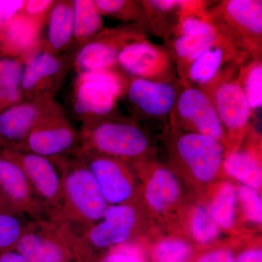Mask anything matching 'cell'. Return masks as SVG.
<instances>
[{
	"instance_id": "obj_1",
	"label": "cell",
	"mask_w": 262,
	"mask_h": 262,
	"mask_svg": "<svg viewBox=\"0 0 262 262\" xmlns=\"http://www.w3.org/2000/svg\"><path fill=\"white\" fill-rule=\"evenodd\" d=\"M63 189V206L56 221L77 233L102 218L108 205L96 179L77 154L55 160Z\"/></svg>"
},
{
	"instance_id": "obj_2",
	"label": "cell",
	"mask_w": 262,
	"mask_h": 262,
	"mask_svg": "<svg viewBox=\"0 0 262 262\" xmlns=\"http://www.w3.org/2000/svg\"><path fill=\"white\" fill-rule=\"evenodd\" d=\"M150 146L149 137L135 121L114 114L82 124L77 151L111 157L127 163L144 158Z\"/></svg>"
},
{
	"instance_id": "obj_3",
	"label": "cell",
	"mask_w": 262,
	"mask_h": 262,
	"mask_svg": "<svg viewBox=\"0 0 262 262\" xmlns=\"http://www.w3.org/2000/svg\"><path fill=\"white\" fill-rule=\"evenodd\" d=\"M208 11L215 30L233 48L241 63L261 58V0H224Z\"/></svg>"
},
{
	"instance_id": "obj_4",
	"label": "cell",
	"mask_w": 262,
	"mask_h": 262,
	"mask_svg": "<svg viewBox=\"0 0 262 262\" xmlns=\"http://www.w3.org/2000/svg\"><path fill=\"white\" fill-rule=\"evenodd\" d=\"M238 66H229L213 83L202 90L209 96L214 104L225 132V148L232 142L228 151L238 148L239 142L247 132L250 119L252 117L247 99L236 77Z\"/></svg>"
},
{
	"instance_id": "obj_5",
	"label": "cell",
	"mask_w": 262,
	"mask_h": 262,
	"mask_svg": "<svg viewBox=\"0 0 262 262\" xmlns=\"http://www.w3.org/2000/svg\"><path fill=\"white\" fill-rule=\"evenodd\" d=\"M78 148L79 132L54 101L33 127L22 146L17 149L56 160L75 154Z\"/></svg>"
},
{
	"instance_id": "obj_6",
	"label": "cell",
	"mask_w": 262,
	"mask_h": 262,
	"mask_svg": "<svg viewBox=\"0 0 262 262\" xmlns=\"http://www.w3.org/2000/svg\"><path fill=\"white\" fill-rule=\"evenodd\" d=\"M169 124L184 132L210 136L225 146V132L214 104L209 96L198 88L182 84Z\"/></svg>"
},
{
	"instance_id": "obj_7",
	"label": "cell",
	"mask_w": 262,
	"mask_h": 262,
	"mask_svg": "<svg viewBox=\"0 0 262 262\" xmlns=\"http://www.w3.org/2000/svg\"><path fill=\"white\" fill-rule=\"evenodd\" d=\"M117 68L130 77L160 83L179 80L177 69L165 46L141 38L126 45L117 56Z\"/></svg>"
},
{
	"instance_id": "obj_8",
	"label": "cell",
	"mask_w": 262,
	"mask_h": 262,
	"mask_svg": "<svg viewBox=\"0 0 262 262\" xmlns=\"http://www.w3.org/2000/svg\"><path fill=\"white\" fill-rule=\"evenodd\" d=\"M146 37L144 28L136 24L103 29L96 37L80 46L75 58L77 73L117 69V56L122 48Z\"/></svg>"
},
{
	"instance_id": "obj_9",
	"label": "cell",
	"mask_w": 262,
	"mask_h": 262,
	"mask_svg": "<svg viewBox=\"0 0 262 262\" xmlns=\"http://www.w3.org/2000/svg\"><path fill=\"white\" fill-rule=\"evenodd\" d=\"M137 222L135 208L129 203L108 206L102 218L77 233L67 230L71 245L103 249L125 244Z\"/></svg>"
},
{
	"instance_id": "obj_10",
	"label": "cell",
	"mask_w": 262,
	"mask_h": 262,
	"mask_svg": "<svg viewBox=\"0 0 262 262\" xmlns=\"http://www.w3.org/2000/svg\"><path fill=\"white\" fill-rule=\"evenodd\" d=\"M6 156L23 170L34 192L47 207L52 220L56 222L63 206L61 175L56 161L17 148L8 151Z\"/></svg>"
},
{
	"instance_id": "obj_11",
	"label": "cell",
	"mask_w": 262,
	"mask_h": 262,
	"mask_svg": "<svg viewBox=\"0 0 262 262\" xmlns=\"http://www.w3.org/2000/svg\"><path fill=\"white\" fill-rule=\"evenodd\" d=\"M178 131L173 145L176 158L200 182L213 181L222 168L225 146L210 136Z\"/></svg>"
},
{
	"instance_id": "obj_12",
	"label": "cell",
	"mask_w": 262,
	"mask_h": 262,
	"mask_svg": "<svg viewBox=\"0 0 262 262\" xmlns=\"http://www.w3.org/2000/svg\"><path fill=\"white\" fill-rule=\"evenodd\" d=\"M182 84L179 80L160 83L129 77L125 96L134 117L150 121L168 122Z\"/></svg>"
},
{
	"instance_id": "obj_13",
	"label": "cell",
	"mask_w": 262,
	"mask_h": 262,
	"mask_svg": "<svg viewBox=\"0 0 262 262\" xmlns=\"http://www.w3.org/2000/svg\"><path fill=\"white\" fill-rule=\"evenodd\" d=\"M71 246L64 227L54 221H31L15 246L27 262H62Z\"/></svg>"
},
{
	"instance_id": "obj_14",
	"label": "cell",
	"mask_w": 262,
	"mask_h": 262,
	"mask_svg": "<svg viewBox=\"0 0 262 262\" xmlns=\"http://www.w3.org/2000/svg\"><path fill=\"white\" fill-rule=\"evenodd\" d=\"M0 196L15 211L32 221H53L23 170L6 155L0 158Z\"/></svg>"
},
{
	"instance_id": "obj_15",
	"label": "cell",
	"mask_w": 262,
	"mask_h": 262,
	"mask_svg": "<svg viewBox=\"0 0 262 262\" xmlns=\"http://www.w3.org/2000/svg\"><path fill=\"white\" fill-rule=\"evenodd\" d=\"M93 173L108 206L127 204L135 193V184L127 163L94 153L77 151Z\"/></svg>"
},
{
	"instance_id": "obj_16",
	"label": "cell",
	"mask_w": 262,
	"mask_h": 262,
	"mask_svg": "<svg viewBox=\"0 0 262 262\" xmlns=\"http://www.w3.org/2000/svg\"><path fill=\"white\" fill-rule=\"evenodd\" d=\"M66 61L59 54L41 48L24 63L20 91L23 100L53 98L66 73Z\"/></svg>"
},
{
	"instance_id": "obj_17",
	"label": "cell",
	"mask_w": 262,
	"mask_h": 262,
	"mask_svg": "<svg viewBox=\"0 0 262 262\" xmlns=\"http://www.w3.org/2000/svg\"><path fill=\"white\" fill-rule=\"evenodd\" d=\"M53 101L51 97L26 99L2 112L0 137L20 148Z\"/></svg>"
},
{
	"instance_id": "obj_18",
	"label": "cell",
	"mask_w": 262,
	"mask_h": 262,
	"mask_svg": "<svg viewBox=\"0 0 262 262\" xmlns=\"http://www.w3.org/2000/svg\"><path fill=\"white\" fill-rule=\"evenodd\" d=\"M241 65L233 48L219 34L216 40L193 62L182 84L203 90L213 83L227 67Z\"/></svg>"
},
{
	"instance_id": "obj_19",
	"label": "cell",
	"mask_w": 262,
	"mask_h": 262,
	"mask_svg": "<svg viewBox=\"0 0 262 262\" xmlns=\"http://www.w3.org/2000/svg\"><path fill=\"white\" fill-rule=\"evenodd\" d=\"M72 105L75 116L84 124L115 114L117 100L101 84L77 77Z\"/></svg>"
},
{
	"instance_id": "obj_20",
	"label": "cell",
	"mask_w": 262,
	"mask_h": 262,
	"mask_svg": "<svg viewBox=\"0 0 262 262\" xmlns=\"http://www.w3.org/2000/svg\"><path fill=\"white\" fill-rule=\"evenodd\" d=\"M46 19L32 18L23 12L5 24L3 44L12 56L26 61L40 49V34Z\"/></svg>"
},
{
	"instance_id": "obj_21",
	"label": "cell",
	"mask_w": 262,
	"mask_h": 262,
	"mask_svg": "<svg viewBox=\"0 0 262 262\" xmlns=\"http://www.w3.org/2000/svg\"><path fill=\"white\" fill-rule=\"evenodd\" d=\"M216 32L198 35H177L168 37L165 48L168 50L177 69L181 83L185 80L186 74L191 64L202 53L216 40Z\"/></svg>"
},
{
	"instance_id": "obj_22",
	"label": "cell",
	"mask_w": 262,
	"mask_h": 262,
	"mask_svg": "<svg viewBox=\"0 0 262 262\" xmlns=\"http://www.w3.org/2000/svg\"><path fill=\"white\" fill-rule=\"evenodd\" d=\"M222 168L229 177L238 181L243 185L258 191L261 189V160L255 150L238 147L226 151Z\"/></svg>"
},
{
	"instance_id": "obj_23",
	"label": "cell",
	"mask_w": 262,
	"mask_h": 262,
	"mask_svg": "<svg viewBox=\"0 0 262 262\" xmlns=\"http://www.w3.org/2000/svg\"><path fill=\"white\" fill-rule=\"evenodd\" d=\"M46 20L47 40L45 48L60 54L73 40V1L55 2Z\"/></svg>"
},
{
	"instance_id": "obj_24",
	"label": "cell",
	"mask_w": 262,
	"mask_h": 262,
	"mask_svg": "<svg viewBox=\"0 0 262 262\" xmlns=\"http://www.w3.org/2000/svg\"><path fill=\"white\" fill-rule=\"evenodd\" d=\"M180 184L171 170L163 167L155 169L145 188V198L149 206L157 212L168 210L178 201Z\"/></svg>"
},
{
	"instance_id": "obj_25",
	"label": "cell",
	"mask_w": 262,
	"mask_h": 262,
	"mask_svg": "<svg viewBox=\"0 0 262 262\" xmlns=\"http://www.w3.org/2000/svg\"><path fill=\"white\" fill-rule=\"evenodd\" d=\"M73 39L80 46L94 39L104 29L103 16L94 0L73 1Z\"/></svg>"
},
{
	"instance_id": "obj_26",
	"label": "cell",
	"mask_w": 262,
	"mask_h": 262,
	"mask_svg": "<svg viewBox=\"0 0 262 262\" xmlns=\"http://www.w3.org/2000/svg\"><path fill=\"white\" fill-rule=\"evenodd\" d=\"M24 65L20 58H0V108L23 101L20 85Z\"/></svg>"
},
{
	"instance_id": "obj_27",
	"label": "cell",
	"mask_w": 262,
	"mask_h": 262,
	"mask_svg": "<svg viewBox=\"0 0 262 262\" xmlns=\"http://www.w3.org/2000/svg\"><path fill=\"white\" fill-rule=\"evenodd\" d=\"M236 77L249 105L251 115L262 106V60L251 58L237 67Z\"/></svg>"
},
{
	"instance_id": "obj_28",
	"label": "cell",
	"mask_w": 262,
	"mask_h": 262,
	"mask_svg": "<svg viewBox=\"0 0 262 262\" xmlns=\"http://www.w3.org/2000/svg\"><path fill=\"white\" fill-rule=\"evenodd\" d=\"M238 202L237 188L231 183L220 186L207 208L220 228L229 229L234 225Z\"/></svg>"
},
{
	"instance_id": "obj_29",
	"label": "cell",
	"mask_w": 262,
	"mask_h": 262,
	"mask_svg": "<svg viewBox=\"0 0 262 262\" xmlns=\"http://www.w3.org/2000/svg\"><path fill=\"white\" fill-rule=\"evenodd\" d=\"M95 4L102 16L136 24L146 29V20L140 2L130 0H96Z\"/></svg>"
},
{
	"instance_id": "obj_30",
	"label": "cell",
	"mask_w": 262,
	"mask_h": 262,
	"mask_svg": "<svg viewBox=\"0 0 262 262\" xmlns=\"http://www.w3.org/2000/svg\"><path fill=\"white\" fill-rule=\"evenodd\" d=\"M25 216L10 210H0V250L10 251L25 232L29 222Z\"/></svg>"
},
{
	"instance_id": "obj_31",
	"label": "cell",
	"mask_w": 262,
	"mask_h": 262,
	"mask_svg": "<svg viewBox=\"0 0 262 262\" xmlns=\"http://www.w3.org/2000/svg\"><path fill=\"white\" fill-rule=\"evenodd\" d=\"M77 77L94 81L107 89L117 101L125 96L129 77L117 69L81 72Z\"/></svg>"
},
{
	"instance_id": "obj_32",
	"label": "cell",
	"mask_w": 262,
	"mask_h": 262,
	"mask_svg": "<svg viewBox=\"0 0 262 262\" xmlns=\"http://www.w3.org/2000/svg\"><path fill=\"white\" fill-rule=\"evenodd\" d=\"M191 230L194 238L201 244L214 241L220 234V227L212 218L206 207H196L191 220Z\"/></svg>"
},
{
	"instance_id": "obj_33",
	"label": "cell",
	"mask_w": 262,
	"mask_h": 262,
	"mask_svg": "<svg viewBox=\"0 0 262 262\" xmlns=\"http://www.w3.org/2000/svg\"><path fill=\"white\" fill-rule=\"evenodd\" d=\"M191 253L192 248L185 241L168 239L155 246L153 257L155 262H187Z\"/></svg>"
},
{
	"instance_id": "obj_34",
	"label": "cell",
	"mask_w": 262,
	"mask_h": 262,
	"mask_svg": "<svg viewBox=\"0 0 262 262\" xmlns=\"http://www.w3.org/2000/svg\"><path fill=\"white\" fill-rule=\"evenodd\" d=\"M237 190L238 201L242 205L246 219L252 223L261 225L262 201L258 190L243 184Z\"/></svg>"
},
{
	"instance_id": "obj_35",
	"label": "cell",
	"mask_w": 262,
	"mask_h": 262,
	"mask_svg": "<svg viewBox=\"0 0 262 262\" xmlns=\"http://www.w3.org/2000/svg\"><path fill=\"white\" fill-rule=\"evenodd\" d=\"M100 262H144V258L139 248L125 244L114 248Z\"/></svg>"
},
{
	"instance_id": "obj_36",
	"label": "cell",
	"mask_w": 262,
	"mask_h": 262,
	"mask_svg": "<svg viewBox=\"0 0 262 262\" xmlns=\"http://www.w3.org/2000/svg\"><path fill=\"white\" fill-rule=\"evenodd\" d=\"M55 2L53 0H27L24 3L22 12L32 18L47 19Z\"/></svg>"
},
{
	"instance_id": "obj_37",
	"label": "cell",
	"mask_w": 262,
	"mask_h": 262,
	"mask_svg": "<svg viewBox=\"0 0 262 262\" xmlns=\"http://www.w3.org/2000/svg\"><path fill=\"white\" fill-rule=\"evenodd\" d=\"M24 3V0H0V16L3 25L23 11Z\"/></svg>"
},
{
	"instance_id": "obj_38",
	"label": "cell",
	"mask_w": 262,
	"mask_h": 262,
	"mask_svg": "<svg viewBox=\"0 0 262 262\" xmlns=\"http://www.w3.org/2000/svg\"><path fill=\"white\" fill-rule=\"evenodd\" d=\"M196 262H235L233 253L228 250H218L199 258Z\"/></svg>"
},
{
	"instance_id": "obj_39",
	"label": "cell",
	"mask_w": 262,
	"mask_h": 262,
	"mask_svg": "<svg viewBox=\"0 0 262 262\" xmlns=\"http://www.w3.org/2000/svg\"><path fill=\"white\" fill-rule=\"evenodd\" d=\"M236 262H262L261 249H250L241 253Z\"/></svg>"
},
{
	"instance_id": "obj_40",
	"label": "cell",
	"mask_w": 262,
	"mask_h": 262,
	"mask_svg": "<svg viewBox=\"0 0 262 262\" xmlns=\"http://www.w3.org/2000/svg\"><path fill=\"white\" fill-rule=\"evenodd\" d=\"M0 262H27V261L16 251H7L0 255Z\"/></svg>"
},
{
	"instance_id": "obj_41",
	"label": "cell",
	"mask_w": 262,
	"mask_h": 262,
	"mask_svg": "<svg viewBox=\"0 0 262 262\" xmlns=\"http://www.w3.org/2000/svg\"><path fill=\"white\" fill-rule=\"evenodd\" d=\"M3 25V20H2L1 16H0V29H1L2 26Z\"/></svg>"
}]
</instances>
